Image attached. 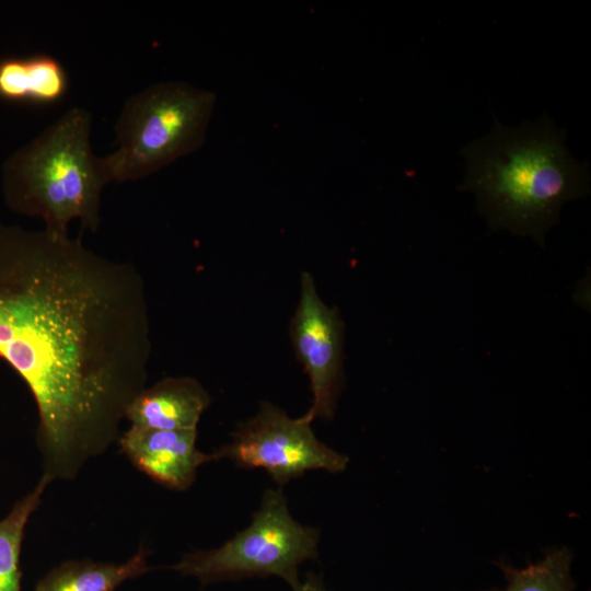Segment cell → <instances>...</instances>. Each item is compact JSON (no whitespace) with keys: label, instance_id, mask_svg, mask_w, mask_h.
<instances>
[{"label":"cell","instance_id":"obj_3","mask_svg":"<svg viewBox=\"0 0 591 591\" xmlns=\"http://www.w3.org/2000/svg\"><path fill=\"white\" fill-rule=\"evenodd\" d=\"M92 124L89 109L71 107L5 160L2 187L11 210L40 218L51 232L68 233L72 220L97 231L111 181L92 150Z\"/></svg>","mask_w":591,"mask_h":591},{"label":"cell","instance_id":"obj_2","mask_svg":"<svg viewBox=\"0 0 591 591\" xmlns=\"http://www.w3.org/2000/svg\"><path fill=\"white\" fill-rule=\"evenodd\" d=\"M462 153L466 173L460 188L477 196L489 227L540 243L558 222L563 204L589 192L587 163L570 155L564 131L547 116L518 127L495 119L491 131Z\"/></svg>","mask_w":591,"mask_h":591},{"label":"cell","instance_id":"obj_1","mask_svg":"<svg viewBox=\"0 0 591 591\" xmlns=\"http://www.w3.org/2000/svg\"><path fill=\"white\" fill-rule=\"evenodd\" d=\"M144 280L69 233L0 224V359L27 385L51 480H72L117 442L147 386Z\"/></svg>","mask_w":591,"mask_h":591},{"label":"cell","instance_id":"obj_13","mask_svg":"<svg viewBox=\"0 0 591 591\" xmlns=\"http://www.w3.org/2000/svg\"><path fill=\"white\" fill-rule=\"evenodd\" d=\"M571 560V552L560 547L551 549L543 559L524 568L498 561L496 565L502 570L507 586L487 591H573L576 583L570 575Z\"/></svg>","mask_w":591,"mask_h":591},{"label":"cell","instance_id":"obj_11","mask_svg":"<svg viewBox=\"0 0 591 591\" xmlns=\"http://www.w3.org/2000/svg\"><path fill=\"white\" fill-rule=\"evenodd\" d=\"M148 555V551L141 546L120 564L91 559L66 560L48 571L34 591H116L125 581L152 570L147 561Z\"/></svg>","mask_w":591,"mask_h":591},{"label":"cell","instance_id":"obj_10","mask_svg":"<svg viewBox=\"0 0 591 591\" xmlns=\"http://www.w3.org/2000/svg\"><path fill=\"white\" fill-rule=\"evenodd\" d=\"M70 79L60 60L46 53L0 58V101L53 106L68 95Z\"/></svg>","mask_w":591,"mask_h":591},{"label":"cell","instance_id":"obj_5","mask_svg":"<svg viewBox=\"0 0 591 591\" xmlns=\"http://www.w3.org/2000/svg\"><path fill=\"white\" fill-rule=\"evenodd\" d=\"M320 530L298 522L281 488L266 489L251 523L222 545L185 553L170 568L201 584L278 577L291 588L299 567L318 557Z\"/></svg>","mask_w":591,"mask_h":591},{"label":"cell","instance_id":"obj_14","mask_svg":"<svg viewBox=\"0 0 591 591\" xmlns=\"http://www.w3.org/2000/svg\"><path fill=\"white\" fill-rule=\"evenodd\" d=\"M292 591H327L323 578L314 572L306 573L303 580H299L292 588Z\"/></svg>","mask_w":591,"mask_h":591},{"label":"cell","instance_id":"obj_7","mask_svg":"<svg viewBox=\"0 0 591 591\" xmlns=\"http://www.w3.org/2000/svg\"><path fill=\"white\" fill-rule=\"evenodd\" d=\"M290 336L310 380L312 405L305 414L311 420H331L343 382L344 324L338 311L321 299L308 271L301 275Z\"/></svg>","mask_w":591,"mask_h":591},{"label":"cell","instance_id":"obj_8","mask_svg":"<svg viewBox=\"0 0 591 591\" xmlns=\"http://www.w3.org/2000/svg\"><path fill=\"white\" fill-rule=\"evenodd\" d=\"M197 429L159 430L130 426L117 439L120 452L135 467L160 485L187 490L199 466L213 462L211 453L198 450Z\"/></svg>","mask_w":591,"mask_h":591},{"label":"cell","instance_id":"obj_4","mask_svg":"<svg viewBox=\"0 0 591 591\" xmlns=\"http://www.w3.org/2000/svg\"><path fill=\"white\" fill-rule=\"evenodd\" d=\"M216 94L182 81H162L134 93L114 125L116 149L103 157L111 183L148 177L200 149Z\"/></svg>","mask_w":591,"mask_h":591},{"label":"cell","instance_id":"obj_9","mask_svg":"<svg viewBox=\"0 0 591 591\" xmlns=\"http://www.w3.org/2000/svg\"><path fill=\"white\" fill-rule=\"evenodd\" d=\"M211 398L192 376H169L146 386L128 405L131 426L159 430L197 429Z\"/></svg>","mask_w":591,"mask_h":591},{"label":"cell","instance_id":"obj_12","mask_svg":"<svg viewBox=\"0 0 591 591\" xmlns=\"http://www.w3.org/2000/svg\"><path fill=\"white\" fill-rule=\"evenodd\" d=\"M51 479L43 474L36 486L0 520V591H22L20 554L24 531Z\"/></svg>","mask_w":591,"mask_h":591},{"label":"cell","instance_id":"obj_6","mask_svg":"<svg viewBox=\"0 0 591 591\" xmlns=\"http://www.w3.org/2000/svg\"><path fill=\"white\" fill-rule=\"evenodd\" d=\"M306 414L292 418L263 402L252 418L241 422L231 441L211 452L215 461L227 459L242 468H262L283 486L309 471L344 472L349 457L315 436Z\"/></svg>","mask_w":591,"mask_h":591}]
</instances>
